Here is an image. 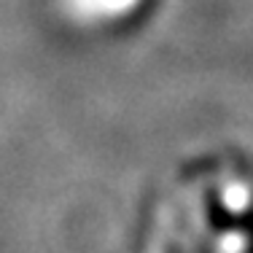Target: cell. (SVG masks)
I'll list each match as a JSON object with an SVG mask.
<instances>
[{
    "instance_id": "cell-1",
    "label": "cell",
    "mask_w": 253,
    "mask_h": 253,
    "mask_svg": "<svg viewBox=\"0 0 253 253\" xmlns=\"http://www.w3.org/2000/svg\"><path fill=\"white\" fill-rule=\"evenodd\" d=\"M156 0H57V5L84 27L122 30L143 19Z\"/></svg>"
}]
</instances>
